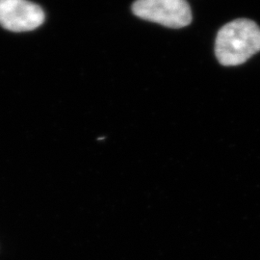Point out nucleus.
<instances>
[{"instance_id": "obj_1", "label": "nucleus", "mask_w": 260, "mask_h": 260, "mask_svg": "<svg viewBox=\"0 0 260 260\" xmlns=\"http://www.w3.org/2000/svg\"><path fill=\"white\" fill-rule=\"evenodd\" d=\"M259 51L260 28L251 19L233 20L217 34L215 54L221 65H241Z\"/></svg>"}, {"instance_id": "obj_2", "label": "nucleus", "mask_w": 260, "mask_h": 260, "mask_svg": "<svg viewBox=\"0 0 260 260\" xmlns=\"http://www.w3.org/2000/svg\"><path fill=\"white\" fill-rule=\"evenodd\" d=\"M132 12L140 19L174 29L185 27L192 21V11L186 0H136Z\"/></svg>"}, {"instance_id": "obj_3", "label": "nucleus", "mask_w": 260, "mask_h": 260, "mask_svg": "<svg viewBox=\"0 0 260 260\" xmlns=\"http://www.w3.org/2000/svg\"><path fill=\"white\" fill-rule=\"evenodd\" d=\"M45 21V13L27 0H0V25L14 32L31 31Z\"/></svg>"}]
</instances>
